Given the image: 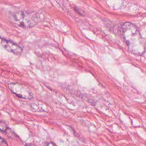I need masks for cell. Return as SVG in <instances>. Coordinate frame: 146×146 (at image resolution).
<instances>
[{
	"mask_svg": "<svg viewBox=\"0 0 146 146\" xmlns=\"http://www.w3.org/2000/svg\"><path fill=\"white\" fill-rule=\"evenodd\" d=\"M74 9H75V10L79 14H80V15H84V11H83L82 9H79V8H78L77 7H75Z\"/></svg>",
	"mask_w": 146,
	"mask_h": 146,
	"instance_id": "52a82bcc",
	"label": "cell"
},
{
	"mask_svg": "<svg viewBox=\"0 0 146 146\" xmlns=\"http://www.w3.org/2000/svg\"><path fill=\"white\" fill-rule=\"evenodd\" d=\"M26 146H35V145L34 144H27L26 145Z\"/></svg>",
	"mask_w": 146,
	"mask_h": 146,
	"instance_id": "ba28073f",
	"label": "cell"
},
{
	"mask_svg": "<svg viewBox=\"0 0 146 146\" xmlns=\"http://www.w3.org/2000/svg\"><path fill=\"white\" fill-rule=\"evenodd\" d=\"M8 127L7 124L2 121H0V131L2 132H6L8 131Z\"/></svg>",
	"mask_w": 146,
	"mask_h": 146,
	"instance_id": "5b68a950",
	"label": "cell"
},
{
	"mask_svg": "<svg viewBox=\"0 0 146 146\" xmlns=\"http://www.w3.org/2000/svg\"><path fill=\"white\" fill-rule=\"evenodd\" d=\"M9 19L13 24L17 26L31 28L39 22V17L36 11L19 10L12 13L9 17Z\"/></svg>",
	"mask_w": 146,
	"mask_h": 146,
	"instance_id": "7a4b0ae2",
	"label": "cell"
},
{
	"mask_svg": "<svg viewBox=\"0 0 146 146\" xmlns=\"http://www.w3.org/2000/svg\"><path fill=\"white\" fill-rule=\"evenodd\" d=\"M0 45L7 51L15 55H20L22 52V48L15 43L2 38L0 36Z\"/></svg>",
	"mask_w": 146,
	"mask_h": 146,
	"instance_id": "277c9868",
	"label": "cell"
},
{
	"mask_svg": "<svg viewBox=\"0 0 146 146\" xmlns=\"http://www.w3.org/2000/svg\"><path fill=\"white\" fill-rule=\"evenodd\" d=\"M123 37L129 50L136 55L143 54L145 49V42L137 27L132 23L125 22L121 26Z\"/></svg>",
	"mask_w": 146,
	"mask_h": 146,
	"instance_id": "6da1fadb",
	"label": "cell"
},
{
	"mask_svg": "<svg viewBox=\"0 0 146 146\" xmlns=\"http://www.w3.org/2000/svg\"><path fill=\"white\" fill-rule=\"evenodd\" d=\"M10 90L18 97L31 99L33 98V94L31 90L27 86L17 83H11L9 84Z\"/></svg>",
	"mask_w": 146,
	"mask_h": 146,
	"instance_id": "3957f363",
	"label": "cell"
},
{
	"mask_svg": "<svg viewBox=\"0 0 146 146\" xmlns=\"http://www.w3.org/2000/svg\"><path fill=\"white\" fill-rule=\"evenodd\" d=\"M0 146H8L7 141L1 136H0Z\"/></svg>",
	"mask_w": 146,
	"mask_h": 146,
	"instance_id": "8992f818",
	"label": "cell"
}]
</instances>
